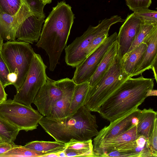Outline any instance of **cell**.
Masks as SVG:
<instances>
[{
	"instance_id": "obj_4",
	"label": "cell",
	"mask_w": 157,
	"mask_h": 157,
	"mask_svg": "<svg viewBox=\"0 0 157 157\" xmlns=\"http://www.w3.org/2000/svg\"><path fill=\"white\" fill-rule=\"evenodd\" d=\"M130 78L124 71L119 49L104 75L95 85L90 87L84 106L91 112H98L103 103Z\"/></svg>"
},
{
	"instance_id": "obj_23",
	"label": "cell",
	"mask_w": 157,
	"mask_h": 157,
	"mask_svg": "<svg viewBox=\"0 0 157 157\" xmlns=\"http://www.w3.org/2000/svg\"><path fill=\"white\" fill-rule=\"evenodd\" d=\"M25 147L33 150L47 154L57 152L64 150L67 144L55 141H46L36 140L26 143Z\"/></svg>"
},
{
	"instance_id": "obj_27",
	"label": "cell",
	"mask_w": 157,
	"mask_h": 157,
	"mask_svg": "<svg viewBox=\"0 0 157 157\" xmlns=\"http://www.w3.org/2000/svg\"><path fill=\"white\" fill-rule=\"evenodd\" d=\"M23 3L22 0H0V12L14 15L19 11Z\"/></svg>"
},
{
	"instance_id": "obj_26",
	"label": "cell",
	"mask_w": 157,
	"mask_h": 157,
	"mask_svg": "<svg viewBox=\"0 0 157 157\" xmlns=\"http://www.w3.org/2000/svg\"><path fill=\"white\" fill-rule=\"evenodd\" d=\"M156 28H157V24H153L142 21L140 31L125 55L129 53L143 43L147 36Z\"/></svg>"
},
{
	"instance_id": "obj_2",
	"label": "cell",
	"mask_w": 157,
	"mask_h": 157,
	"mask_svg": "<svg viewBox=\"0 0 157 157\" xmlns=\"http://www.w3.org/2000/svg\"><path fill=\"white\" fill-rule=\"evenodd\" d=\"M154 79L139 77L126 80L101 105L98 113L110 122L136 109L153 89Z\"/></svg>"
},
{
	"instance_id": "obj_12",
	"label": "cell",
	"mask_w": 157,
	"mask_h": 157,
	"mask_svg": "<svg viewBox=\"0 0 157 157\" xmlns=\"http://www.w3.org/2000/svg\"><path fill=\"white\" fill-rule=\"evenodd\" d=\"M138 109V108L135 109L110 122L108 126H105L99 131L93 140L94 149L101 142L123 133L134 125L132 123V119L137 116Z\"/></svg>"
},
{
	"instance_id": "obj_1",
	"label": "cell",
	"mask_w": 157,
	"mask_h": 157,
	"mask_svg": "<svg viewBox=\"0 0 157 157\" xmlns=\"http://www.w3.org/2000/svg\"><path fill=\"white\" fill-rule=\"evenodd\" d=\"M75 18L71 7L61 1L52 8L44 21L36 45L44 49L48 55L51 71L55 70L66 46Z\"/></svg>"
},
{
	"instance_id": "obj_25",
	"label": "cell",
	"mask_w": 157,
	"mask_h": 157,
	"mask_svg": "<svg viewBox=\"0 0 157 157\" xmlns=\"http://www.w3.org/2000/svg\"><path fill=\"white\" fill-rule=\"evenodd\" d=\"M45 155L44 153L33 150L24 146L17 145L1 157H42Z\"/></svg>"
},
{
	"instance_id": "obj_15",
	"label": "cell",
	"mask_w": 157,
	"mask_h": 157,
	"mask_svg": "<svg viewBox=\"0 0 157 157\" xmlns=\"http://www.w3.org/2000/svg\"><path fill=\"white\" fill-rule=\"evenodd\" d=\"M143 42L147 47L143 58L131 77L142 74L145 71L157 68V28L144 39Z\"/></svg>"
},
{
	"instance_id": "obj_38",
	"label": "cell",
	"mask_w": 157,
	"mask_h": 157,
	"mask_svg": "<svg viewBox=\"0 0 157 157\" xmlns=\"http://www.w3.org/2000/svg\"><path fill=\"white\" fill-rule=\"evenodd\" d=\"M65 149L58 152L59 157H67Z\"/></svg>"
},
{
	"instance_id": "obj_14",
	"label": "cell",
	"mask_w": 157,
	"mask_h": 157,
	"mask_svg": "<svg viewBox=\"0 0 157 157\" xmlns=\"http://www.w3.org/2000/svg\"><path fill=\"white\" fill-rule=\"evenodd\" d=\"M44 18L38 17L32 14L21 23L18 28L16 38L19 41L29 44L37 42L40 37Z\"/></svg>"
},
{
	"instance_id": "obj_29",
	"label": "cell",
	"mask_w": 157,
	"mask_h": 157,
	"mask_svg": "<svg viewBox=\"0 0 157 157\" xmlns=\"http://www.w3.org/2000/svg\"><path fill=\"white\" fill-rule=\"evenodd\" d=\"M141 21L157 24V11L147 9L133 12Z\"/></svg>"
},
{
	"instance_id": "obj_17",
	"label": "cell",
	"mask_w": 157,
	"mask_h": 157,
	"mask_svg": "<svg viewBox=\"0 0 157 157\" xmlns=\"http://www.w3.org/2000/svg\"><path fill=\"white\" fill-rule=\"evenodd\" d=\"M76 85L73 80L67 86L62 95L54 104L50 113L47 117L57 119L67 117Z\"/></svg>"
},
{
	"instance_id": "obj_20",
	"label": "cell",
	"mask_w": 157,
	"mask_h": 157,
	"mask_svg": "<svg viewBox=\"0 0 157 157\" xmlns=\"http://www.w3.org/2000/svg\"><path fill=\"white\" fill-rule=\"evenodd\" d=\"M65 149L67 157H99L94 150L92 139L86 140H72Z\"/></svg>"
},
{
	"instance_id": "obj_36",
	"label": "cell",
	"mask_w": 157,
	"mask_h": 157,
	"mask_svg": "<svg viewBox=\"0 0 157 157\" xmlns=\"http://www.w3.org/2000/svg\"><path fill=\"white\" fill-rule=\"evenodd\" d=\"M17 75L13 72L10 73L8 74L7 79L10 85H13L14 84L17 80Z\"/></svg>"
},
{
	"instance_id": "obj_11",
	"label": "cell",
	"mask_w": 157,
	"mask_h": 157,
	"mask_svg": "<svg viewBox=\"0 0 157 157\" xmlns=\"http://www.w3.org/2000/svg\"><path fill=\"white\" fill-rule=\"evenodd\" d=\"M32 14L23 1L19 11L14 15L0 12V34L3 39L7 41L15 40L16 33L19 27Z\"/></svg>"
},
{
	"instance_id": "obj_35",
	"label": "cell",
	"mask_w": 157,
	"mask_h": 157,
	"mask_svg": "<svg viewBox=\"0 0 157 157\" xmlns=\"http://www.w3.org/2000/svg\"><path fill=\"white\" fill-rule=\"evenodd\" d=\"M7 95L0 80V102L1 103L7 100Z\"/></svg>"
},
{
	"instance_id": "obj_7",
	"label": "cell",
	"mask_w": 157,
	"mask_h": 157,
	"mask_svg": "<svg viewBox=\"0 0 157 157\" xmlns=\"http://www.w3.org/2000/svg\"><path fill=\"white\" fill-rule=\"evenodd\" d=\"M0 114L20 130L26 132L37 128L43 117L31 106L10 99L0 103Z\"/></svg>"
},
{
	"instance_id": "obj_32",
	"label": "cell",
	"mask_w": 157,
	"mask_h": 157,
	"mask_svg": "<svg viewBox=\"0 0 157 157\" xmlns=\"http://www.w3.org/2000/svg\"><path fill=\"white\" fill-rule=\"evenodd\" d=\"M10 73L9 69L0 51V80L4 88L10 85L7 79L8 75Z\"/></svg>"
},
{
	"instance_id": "obj_34",
	"label": "cell",
	"mask_w": 157,
	"mask_h": 157,
	"mask_svg": "<svg viewBox=\"0 0 157 157\" xmlns=\"http://www.w3.org/2000/svg\"><path fill=\"white\" fill-rule=\"evenodd\" d=\"M14 143L4 141L0 142V157L4 153L16 147Z\"/></svg>"
},
{
	"instance_id": "obj_6",
	"label": "cell",
	"mask_w": 157,
	"mask_h": 157,
	"mask_svg": "<svg viewBox=\"0 0 157 157\" xmlns=\"http://www.w3.org/2000/svg\"><path fill=\"white\" fill-rule=\"evenodd\" d=\"M124 21L121 17L115 15L103 19L96 26L90 25L82 36L76 37L64 48L67 65L76 67L86 58L87 49L95 37L104 31L109 30L114 24Z\"/></svg>"
},
{
	"instance_id": "obj_3",
	"label": "cell",
	"mask_w": 157,
	"mask_h": 157,
	"mask_svg": "<svg viewBox=\"0 0 157 157\" xmlns=\"http://www.w3.org/2000/svg\"><path fill=\"white\" fill-rule=\"evenodd\" d=\"M39 124L55 141L65 144L72 140L92 139L99 132L95 116L84 105L72 116L64 118L43 116Z\"/></svg>"
},
{
	"instance_id": "obj_16",
	"label": "cell",
	"mask_w": 157,
	"mask_h": 157,
	"mask_svg": "<svg viewBox=\"0 0 157 157\" xmlns=\"http://www.w3.org/2000/svg\"><path fill=\"white\" fill-rule=\"evenodd\" d=\"M139 136L136 125H134L123 133L101 142L94 150L101 157L102 154L116 150L127 143L136 140Z\"/></svg>"
},
{
	"instance_id": "obj_41",
	"label": "cell",
	"mask_w": 157,
	"mask_h": 157,
	"mask_svg": "<svg viewBox=\"0 0 157 157\" xmlns=\"http://www.w3.org/2000/svg\"><path fill=\"white\" fill-rule=\"evenodd\" d=\"M4 141L2 140V139L0 136V142H4Z\"/></svg>"
},
{
	"instance_id": "obj_21",
	"label": "cell",
	"mask_w": 157,
	"mask_h": 157,
	"mask_svg": "<svg viewBox=\"0 0 157 157\" xmlns=\"http://www.w3.org/2000/svg\"><path fill=\"white\" fill-rule=\"evenodd\" d=\"M147 47V44L143 42L122 58L124 71L131 78L135 69L141 62Z\"/></svg>"
},
{
	"instance_id": "obj_18",
	"label": "cell",
	"mask_w": 157,
	"mask_h": 157,
	"mask_svg": "<svg viewBox=\"0 0 157 157\" xmlns=\"http://www.w3.org/2000/svg\"><path fill=\"white\" fill-rule=\"evenodd\" d=\"M137 117L138 120L136 125L138 135L144 136L147 140L153 131L155 122L157 121V112L153 109H138Z\"/></svg>"
},
{
	"instance_id": "obj_5",
	"label": "cell",
	"mask_w": 157,
	"mask_h": 157,
	"mask_svg": "<svg viewBox=\"0 0 157 157\" xmlns=\"http://www.w3.org/2000/svg\"><path fill=\"white\" fill-rule=\"evenodd\" d=\"M1 52L10 73H14L17 75L13 85L17 91L25 79L35 53L29 43L18 40L4 43Z\"/></svg>"
},
{
	"instance_id": "obj_40",
	"label": "cell",
	"mask_w": 157,
	"mask_h": 157,
	"mask_svg": "<svg viewBox=\"0 0 157 157\" xmlns=\"http://www.w3.org/2000/svg\"><path fill=\"white\" fill-rule=\"evenodd\" d=\"M45 5L51 2L52 0H40Z\"/></svg>"
},
{
	"instance_id": "obj_39",
	"label": "cell",
	"mask_w": 157,
	"mask_h": 157,
	"mask_svg": "<svg viewBox=\"0 0 157 157\" xmlns=\"http://www.w3.org/2000/svg\"><path fill=\"white\" fill-rule=\"evenodd\" d=\"M3 40H4L2 38L1 35L0 34V51H1L2 47L4 44Z\"/></svg>"
},
{
	"instance_id": "obj_13",
	"label": "cell",
	"mask_w": 157,
	"mask_h": 157,
	"mask_svg": "<svg viewBox=\"0 0 157 157\" xmlns=\"http://www.w3.org/2000/svg\"><path fill=\"white\" fill-rule=\"evenodd\" d=\"M142 21L134 13L129 15L120 28L117 40L122 58L127 53L140 29Z\"/></svg>"
},
{
	"instance_id": "obj_30",
	"label": "cell",
	"mask_w": 157,
	"mask_h": 157,
	"mask_svg": "<svg viewBox=\"0 0 157 157\" xmlns=\"http://www.w3.org/2000/svg\"><path fill=\"white\" fill-rule=\"evenodd\" d=\"M129 9L133 12L148 9L152 0H125Z\"/></svg>"
},
{
	"instance_id": "obj_19",
	"label": "cell",
	"mask_w": 157,
	"mask_h": 157,
	"mask_svg": "<svg viewBox=\"0 0 157 157\" xmlns=\"http://www.w3.org/2000/svg\"><path fill=\"white\" fill-rule=\"evenodd\" d=\"M119 45L116 40L110 47L98 65L94 73L88 81L90 87L98 83L107 71L118 52Z\"/></svg>"
},
{
	"instance_id": "obj_9",
	"label": "cell",
	"mask_w": 157,
	"mask_h": 157,
	"mask_svg": "<svg viewBox=\"0 0 157 157\" xmlns=\"http://www.w3.org/2000/svg\"><path fill=\"white\" fill-rule=\"evenodd\" d=\"M73 81L67 78L54 80L47 76L33 101L38 111L44 117L48 116L66 87Z\"/></svg>"
},
{
	"instance_id": "obj_37",
	"label": "cell",
	"mask_w": 157,
	"mask_h": 157,
	"mask_svg": "<svg viewBox=\"0 0 157 157\" xmlns=\"http://www.w3.org/2000/svg\"><path fill=\"white\" fill-rule=\"evenodd\" d=\"M58 152L51 153L44 155L42 157H59Z\"/></svg>"
},
{
	"instance_id": "obj_33",
	"label": "cell",
	"mask_w": 157,
	"mask_h": 157,
	"mask_svg": "<svg viewBox=\"0 0 157 157\" xmlns=\"http://www.w3.org/2000/svg\"><path fill=\"white\" fill-rule=\"evenodd\" d=\"M147 141L152 157H157V121L155 123L152 133Z\"/></svg>"
},
{
	"instance_id": "obj_10",
	"label": "cell",
	"mask_w": 157,
	"mask_h": 157,
	"mask_svg": "<svg viewBox=\"0 0 157 157\" xmlns=\"http://www.w3.org/2000/svg\"><path fill=\"white\" fill-rule=\"evenodd\" d=\"M117 35L115 32L108 36L94 52L75 67L72 79L76 84L88 81L110 46L117 40Z\"/></svg>"
},
{
	"instance_id": "obj_31",
	"label": "cell",
	"mask_w": 157,
	"mask_h": 157,
	"mask_svg": "<svg viewBox=\"0 0 157 157\" xmlns=\"http://www.w3.org/2000/svg\"><path fill=\"white\" fill-rule=\"evenodd\" d=\"M109 30H107L103 32L92 41L87 49L86 58L94 52L108 37Z\"/></svg>"
},
{
	"instance_id": "obj_28",
	"label": "cell",
	"mask_w": 157,
	"mask_h": 157,
	"mask_svg": "<svg viewBox=\"0 0 157 157\" xmlns=\"http://www.w3.org/2000/svg\"><path fill=\"white\" fill-rule=\"evenodd\" d=\"M28 7L32 13L39 17L45 18L44 12V4L40 0H23Z\"/></svg>"
},
{
	"instance_id": "obj_8",
	"label": "cell",
	"mask_w": 157,
	"mask_h": 157,
	"mask_svg": "<svg viewBox=\"0 0 157 157\" xmlns=\"http://www.w3.org/2000/svg\"><path fill=\"white\" fill-rule=\"evenodd\" d=\"M44 64L41 56L35 53L28 73L22 85L17 91L13 100L28 106H31L38 91L45 83L47 76Z\"/></svg>"
},
{
	"instance_id": "obj_24",
	"label": "cell",
	"mask_w": 157,
	"mask_h": 157,
	"mask_svg": "<svg viewBox=\"0 0 157 157\" xmlns=\"http://www.w3.org/2000/svg\"><path fill=\"white\" fill-rule=\"evenodd\" d=\"M20 131L0 114V136L4 141L14 143Z\"/></svg>"
},
{
	"instance_id": "obj_22",
	"label": "cell",
	"mask_w": 157,
	"mask_h": 157,
	"mask_svg": "<svg viewBox=\"0 0 157 157\" xmlns=\"http://www.w3.org/2000/svg\"><path fill=\"white\" fill-rule=\"evenodd\" d=\"M90 87L88 81L76 84L67 117L72 116L80 107L84 105Z\"/></svg>"
}]
</instances>
